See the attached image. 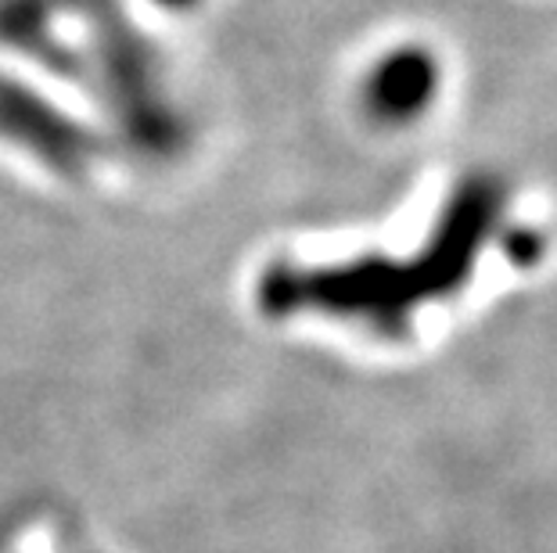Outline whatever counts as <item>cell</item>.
<instances>
[{"label": "cell", "instance_id": "6da1fadb", "mask_svg": "<svg viewBox=\"0 0 557 553\" xmlns=\"http://www.w3.org/2000/svg\"><path fill=\"white\" fill-rule=\"evenodd\" d=\"M438 93V65L424 47H399L374 65L367 84V109L385 123H413Z\"/></svg>", "mask_w": 557, "mask_h": 553}]
</instances>
